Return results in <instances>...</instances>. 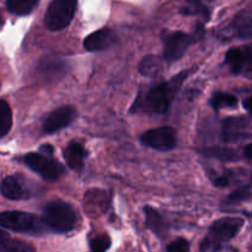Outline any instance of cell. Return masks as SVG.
<instances>
[{
    "instance_id": "cell-1",
    "label": "cell",
    "mask_w": 252,
    "mask_h": 252,
    "mask_svg": "<svg viewBox=\"0 0 252 252\" xmlns=\"http://www.w3.org/2000/svg\"><path fill=\"white\" fill-rule=\"evenodd\" d=\"M191 70L181 71L177 74L171 80L164 81L159 84L155 88L150 89L145 97L143 98L142 103L134 102L132 107V112H139L145 111L148 113H155V115H164L171 107V103L174 101L175 96L179 93L181 86L184 85V81L186 80Z\"/></svg>"
},
{
    "instance_id": "cell-2",
    "label": "cell",
    "mask_w": 252,
    "mask_h": 252,
    "mask_svg": "<svg viewBox=\"0 0 252 252\" xmlns=\"http://www.w3.org/2000/svg\"><path fill=\"white\" fill-rule=\"evenodd\" d=\"M42 221L51 230L64 234L75 228L78 216L73 207L66 202L52 201L43 208Z\"/></svg>"
},
{
    "instance_id": "cell-3",
    "label": "cell",
    "mask_w": 252,
    "mask_h": 252,
    "mask_svg": "<svg viewBox=\"0 0 252 252\" xmlns=\"http://www.w3.org/2000/svg\"><path fill=\"white\" fill-rule=\"evenodd\" d=\"M243 218L238 217H224L212 224L207 238L202 241L201 251L221 250V243L230 241L235 238L244 226Z\"/></svg>"
},
{
    "instance_id": "cell-4",
    "label": "cell",
    "mask_w": 252,
    "mask_h": 252,
    "mask_svg": "<svg viewBox=\"0 0 252 252\" xmlns=\"http://www.w3.org/2000/svg\"><path fill=\"white\" fill-rule=\"evenodd\" d=\"M204 34V27L201 22L197 24L193 33H186L182 31H165L162 32L164 43V59L169 63L176 62L184 57L189 47L192 43L201 39Z\"/></svg>"
},
{
    "instance_id": "cell-5",
    "label": "cell",
    "mask_w": 252,
    "mask_h": 252,
    "mask_svg": "<svg viewBox=\"0 0 252 252\" xmlns=\"http://www.w3.org/2000/svg\"><path fill=\"white\" fill-rule=\"evenodd\" d=\"M0 226L15 233L32 234V235H39L46 228L42 218L19 211L0 213Z\"/></svg>"
},
{
    "instance_id": "cell-6",
    "label": "cell",
    "mask_w": 252,
    "mask_h": 252,
    "mask_svg": "<svg viewBox=\"0 0 252 252\" xmlns=\"http://www.w3.org/2000/svg\"><path fill=\"white\" fill-rule=\"evenodd\" d=\"M78 0H52L44 14V26L49 31H62L73 21Z\"/></svg>"
},
{
    "instance_id": "cell-7",
    "label": "cell",
    "mask_w": 252,
    "mask_h": 252,
    "mask_svg": "<svg viewBox=\"0 0 252 252\" xmlns=\"http://www.w3.org/2000/svg\"><path fill=\"white\" fill-rule=\"evenodd\" d=\"M22 161L46 181H57L65 172L61 162L54 160L52 155L43 153H29L22 158Z\"/></svg>"
},
{
    "instance_id": "cell-8",
    "label": "cell",
    "mask_w": 252,
    "mask_h": 252,
    "mask_svg": "<svg viewBox=\"0 0 252 252\" xmlns=\"http://www.w3.org/2000/svg\"><path fill=\"white\" fill-rule=\"evenodd\" d=\"M251 138V121L249 117H228L221 122L220 139L225 144L239 143Z\"/></svg>"
},
{
    "instance_id": "cell-9",
    "label": "cell",
    "mask_w": 252,
    "mask_h": 252,
    "mask_svg": "<svg viewBox=\"0 0 252 252\" xmlns=\"http://www.w3.org/2000/svg\"><path fill=\"white\" fill-rule=\"evenodd\" d=\"M143 145L158 152H170L177 144L176 130L172 127H160L147 130L140 137Z\"/></svg>"
},
{
    "instance_id": "cell-10",
    "label": "cell",
    "mask_w": 252,
    "mask_h": 252,
    "mask_svg": "<svg viewBox=\"0 0 252 252\" xmlns=\"http://www.w3.org/2000/svg\"><path fill=\"white\" fill-rule=\"evenodd\" d=\"M0 192L2 196L11 201H21L31 197V189L26 184V179L22 175H10L0 184Z\"/></svg>"
},
{
    "instance_id": "cell-11",
    "label": "cell",
    "mask_w": 252,
    "mask_h": 252,
    "mask_svg": "<svg viewBox=\"0 0 252 252\" xmlns=\"http://www.w3.org/2000/svg\"><path fill=\"white\" fill-rule=\"evenodd\" d=\"M76 117L75 108L71 106H62L48 115L44 120L42 130L44 134H53L63 128H66Z\"/></svg>"
},
{
    "instance_id": "cell-12",
    "label": "cell",
    "mask_w": 252,
    "mask_h": 252,
    "mask_svg": "<svg viewBox=\"0 0 252 252\" xmlns=\"http://www.w3.org/2000/svg\"><path fill=\"white\" fill-rule=\"evenodd\" d=\"M251 47L246 46L234 47L230 48L225 54V64L230 68V71L234 75L241 74H250L251 71Z\"/></svg>"
},
{
    "instance_id": "cell-13",
    "label": "cell",
    "mask_w": 252,
    "mask_h": 252,
    "mask_svg": "<svg viewBox=\"0 0 252 252\" xmlns=\"http://www.w3.org/2000/svg\"><path fill=\"white\" fill-rule=\"evenodd\" d=\"M116 41H117V36L113 30L103 27V29L90 33L84 39V48L89 52L105 51V49L112 47Z\"/></svg>"
},
{
    "instance_id": "cell-14",
    "label": "cell",
    "mask_w": 252,
    "mask_h": 252,
    "mask_svg": "<svg viewBox=\"0 0 252 252\" xmlns=\"http://www.w3.org/2000/svg\"><path fill=\"white\" fill-rule=\"evenodd\" d=\"M110 196L107 192L102 189H91L86 192L84 197V209L88 212L89 216H100L107 211L110 206Z\"/></svg>"
},
{
    "instance_id": "cell-15",
    "label": "cell",
    "mask_w": 252,
    "mask_h": 252,
    "mask_svg": "<svg viewBox=\"0 0 252 252\" xmlns=\"http://www.w3.org/2000/svg\"><path fill=\"white\" fill-rule=\"evenodd\" d=\"M63 157L71 170L80 171L84 167V162H85L86 158H88V150L80 143L73 140L64 149Z\"/></svg>"
},
{
    "instance_id": "cell-16",
    "label": "cell",
    "mask_w": 252,
    "mask_h": 252,
    "mask_svg": "<svg viewBox=\"0 0 252 252\" xmlns=\"http://www.w3.org/2000/svg\"><path fill=\"white\" fill-rule=\"evenodd\" d=\"M144 214H145V226L149 230H152L155 235L159 238H164L167 234V225L165 223L164 218L161 214L157 211L155 208L150 206L144 207Z\"/></svg>"
},
{
    "instance_id": "cell-17",
    "label": "cell",
    "mask_w": 252,
    "mask_h": 252,
    "mask_svg": "<svg viewBox=\"0 0 252 252\" xmlns=\"http://www.w3.org/2000/svg\"><path fill=\"white\" fill-rule=\"evenodd\" d=\"M38 2L39 0H6V7L16 16H26L36 9Z\"/></svg>"
},
{
    "instance_id": "cell-18",
    "label": "cell",
    "mask_w": 252,
    "mask_h": 252,
    "mask_svg": "<svg viewBox=\"0 0 252 252\" xmlns=\"http://www.w3.org/2000/svg\"><path fill=\"white\" fill-rule=\"evenodd\" d=\"M204 157L214 158V159L223 160V161H238L241 159L239 152L230 148H209V149L202 150Z\"/></svg>"
},
{
    "instance_id": "cell-19",
    "label": "cell",
    "mask_w": 252,
    "mask_h": 252,
    "mask_svg": "<svg viewBox=\"0 0 252 252\" xmlns=\"http://www.w3.org/2000/svg\"><path fill=\"white\" fill-rule=\"evenodd\" d=\"M209 103L213 107V110L219 111L221 108L235 107L238 105V98H236V96L231 95V94L223 93V91H217V93L213 94Z\"/></svg>"
},
{
    "instance_id": "cell-20",
    "label": "cell",
    "mask_w": 252,
    "mask_h": 252,
    "mask_svg": "<svg viewBox=\"0 0 252 252\" xmlns=\"http://www.w3.org/2000/svg\"><path fill=\"white\" fill-rule=\"evenodd\" d=\"M161 59L157 56L149 54L142 59L139 64V71L143 76H155L161 71Z\"/></svg>"
},
{
    "instance_id": "cell-21",
    "label": "cell",
    "mask_w": 252,
    "mask_h": 252,
    "mask_svg": "<svg viewBox=\"0 0 252 252\" xmlns=\"http://www.w3.org/2000/svg\"><path fill=\"white\" fill-rule=\"evenodd\" d=\"M231 29L235 30L236 36L239 38H250L252 31L250 12H248L246 15H244L243 12V16L238 15L233 21V24H231Z\"/></svg>"
},
{
    "instance_id": "cell-22",
    "label": "cell",
    "mask_w": 252,
    "mask_h": 252,
    "mask_svg": "<svg viewBox=\"0 0 252 252\" xmlns=\"http://www.w3.org/2000/svg\"><path fill=\"white\" fill-rule=\"evenodd\" d=\"M181 14L185 16H202L204 20H209L208 7L201 1V0H189L187 4L181 9Z\"/></svg>"
},
{
    "instance_id": "cell-23",
    "label": "cell",
    "mask_w": 252,
    "mask_h": 252,
    "mask_svg": "<svg viewBox=\"0 0 252 252\" xmlns=\"http://www.w3.org/2000/svg\"><path fill=\"white\" fill-rule=\"evenodd\" d=\"M66 63L59 58H47L43 59L41 64H39V69L42 73L47 74L48 76L59 75V74H64L65 71Z\"/></svg>"
},
{
    "instance_id": "cell-24",
    "label": "cell",
    "mask_w": 252,
    "mask_h": 252,
    "mask_svg": "<svg viewBox=\"0 0 252 252\" xmlns=\"http://www.w3.org/2000/svg\"><path fill=\"white\" fill-rule=\"evenodd\" d=\"M12 127V112L9 103L0 100V138H4Z\"/></svg>"
},
{
    "instance_id": "cell-25",
    "label": "cell",
    "mask_w": 252,
    "mask_h": 252,
    "mask_svg": "<svg viewBox=\"0 0 252 252\" xmlns=\"http://www.w3.org/2000/svg\"><path fill=\"white\" fill-rule=\"evenodd\" d=\"M112 245V241L111 238L105 233L101 234H95V235L91 236L89 239V246H90V250L95 252H105Z\"/></svg>"
},
{
    "instance_id": "cell-26",
    "label": "cell",
    "mask_w": 252,
    "mask_h": 252,
    "mask_svg": "<svg viewBox=\"0 0 252 252\" xmlns=\"http://www.w3.org/2000/svg\"><path fill=\"white\" fill-rule=\"evenodd\" d=\"M34 251L33 246L19 240H6L0 243V252H31Z\"/></svg>"
},
{
    "instance_id": "cell-27",
    "label": "cell",
    "mask_w": 252,
    "mask_h": 252,
    "mask_svg": "<svg viewBox=\"0 0 252 252\" xmlns=\"http://www.w3.org/2000/svg\"><path fill=\"white\" fill-rule=\"evenodd\" d=\"M251 197V185H243L241 187L231 192L225 199L226 204H238L249 201Z\"/></svg>"
},
{
    "instance_id": "cell-28",
    "label": "cell",
    "mask_w": 252,
    "mask_h": 252,
    "mask_svg": "<svg viewBox=\"0 0 252 252\" xmlns=\"http://www.w3.org/2000/svg\"><path fill=\"white\" fill-rule=\"evenodd\" d=\"M166 251L169 252H187L189 251V243L186 239H176L172 241L169 246L166 248Z\"/></svg>"
},
{
    "instance_id": "cell-29",
    "label": "cell",
    "mask_w": 252,
    "mask_h": 252,
    "mask_svg": "<svg viewBox=\"0 0 252 252\" xmlns=\"http://www.w3.org/2000/svg\"><path fill=\"white\" fill-rule=\"evenodd\" d=\"M213 185L219 189H224V187H228L230 185V176L226 174L223 175H217L213 179Z\"/></svg>"
},
{
    "instance_id": "cell-30",
    "label": "cell",
    "mask_w": 252,
    "mask_h": 252,
    "mask_svg": "<svg viewBox=\"0 0 252 252\" xmlns=\"http://www.w3.org/2000/svg\"><path fill=\"white\" fill-rule=\"evenodd\" d=\"M41 153H43V154H48V155H52L53 154V152H54V148L52 147L51 144H44V145H42L41 147Z\"/></svg>"
},
{
    "instance_id": "cell-31",
    "label": "cell",
    "mask_w": 252,
    "mask_h": 252,
    "mask_svg": "<svg viewBox=\"0 0 252 252\" xmlns=\"http://www.w3.org/2000/svg\"><path fill=\"white\" fill-rule=\"evenodd\" d=\"M243 157H245L248 160H251V145L248 144L243 150Z\"/></svg>"
},
{
    "instance_id": "cell-32",
    "label": "cell",
    "mask_w": 252,
    "mask_h": 252,
    "mask_svg": "<svg viewBox=\"0 0 252 252\" xmlns=\"http://www.w3.org/2000/svg\"><path fill=\"white\" fill-rule=\"evenodd\" d=\"M6 239H9V234L5 233L4 230H1V229H0V243L4 240H6Z\"/></svg>"
},
{
    "instance_id": "cell-33",
    "label": "cell",
    "mask_w": 252,
    "mask_h": 252,
    "mask_svg": "<svg viewBox=\"0 0 252 252\" xmlns=\"http://www.w3.org/2000/svg\"><path fill=\"white\" fill-rule=\"evenodd\" d=\"M250 102H251V97H248V98H246V100L243 102L244 107H245V110L249 111V112H250Z\"/></svg>"
},
{
    "instance_id": "cell-34",
    "label": "cell",
    "mask_w": 252,
    "mask_h": 252,
    "mask_svg": "<svg viewBox=\"0 0 252 252\" xmlns=\"http://www.w3.org/2000/svg\"><path fill=\"white\" fill-rule=\"evenodd\" d=\"M4 26V16H2V12L0 11V29Z\"/></svg>"
}]
</instances>
